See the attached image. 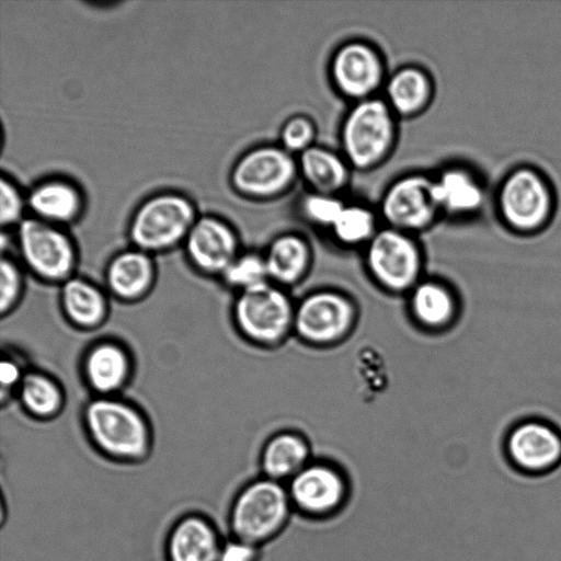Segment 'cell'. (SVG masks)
<instances>
[{
  "mask_svg": "<svg viewBox=\"0 0 561 561\" xmlns=\"http://www.w3.org/2000/svg\"><path fill=\"white\" fill-rule=\"evenodd\" d=\"M308 256V247L301 238L280 236L273 241L264 256L267 274L280 282H293L305 271Z\"/></svg>",
  "mask_w": 561,
  "mask_h": 561,
  "instance_id": "obj_26",
  "label": "cell"
},
{
  "mask_svg": "<svg viewBox=\"0 0 561 561\" xmlns=\"http://www.w3.org/2000/svg\"><path fill=\"white\" fill-rule=\"evenodd\" d=\"M380 208L391 228L401 231L425 228L439 211L432 178L424 174L401 176L383 193Z\"/></svg>",
  "mask_w": 561,
  "mask_h": 561,
  "instance_id": "obj_12",
  "label": "cell"
},
{
  "mask_svg": "<svg viewBox=\"0 0 561 561\" xmlns=\"http://www.w3.org/2000/svg\"><path fill=\"white\" fill-rule=\"evenodd\" d=\"M506 456L523 474H548L561 465V436L543 423H522L507 437Z\"/></svg>",
  "mask_w": 561,
  "mask_h": 561,
  "instance_id": "obj_15",
  "label": "cell"
},
{
  "mask_svg": "<svg viewBox=\"0 0 561 561\" xmlns=\"http://www.w3.org/2000/svg\"><path fill=\"white\" fill-rule=\"evenodd\" d=\"M267 276L264 257L254 253H239L220 278L227 286L240 293L265 284Z\"/></svg>",
  "mask_w": 561,
  "mask_h": 561,
  "instance_id": "obj_30",
  "label": "cell"
},
{
  "mask_svg": "<svg viewBox=\"0 0 561 561\" xmlns=\"http://www.w3.org/2000/svg\"><path fill=\"white\" fill-rule=\"evenodd\" d=\"M316 127L313 122L304 115H296L288 118L279 131L280 147L291 154H299L313 146Z\"/></svg>",
  "mask_w": 561,
  "mask_h": 561,
  "instance_id": "obj_33",
  "label": "cell"
},
{
  "mask_svg": "<svg viewBox=\"0 0 561 561\" xmlns=\"http://www.w3.org/2000/svg\"><path fill=\"white\" fill-rule=\"evenodd\" d=\"M286 488L294 512L316 520L337 515L351 496L346 477L323 462H309L286 483Z\"/></svg>",
  "mask_w": 561,
  "mask_h": 561,
  "instance_id": "obj_8",
  "label": "cell"
},
{
  "mask_svg": "<svg viewBox=\"0 0 561 561\" xmlns=\"http://www.w3.org/2000/svg\"><path fill=\"white\" fill-rule=\"evenodd\" d=\"M25 368L21 362L11 354L3 355L0 364V386L1 401L13 397L25 374Z\"/></svg>",
  "mask_w": 561,
  "mask_h": 561,
  "instance_id": "obj_34",
  "label": "cell"
},
{
  "mask_svg": "<svg viewBox=\"0 0 561 561\" xmlns=\"http://www.w3.org/2000/svg\"><path fill=\"white\" fill-rule=\"evenodd\" d=\"M225 540L215 520L199 511L178 516L163 540L165 561H218Z\"/></svg>",
  "mask_w": 561,
  "mask_h": 561,
  "instance_id": "obj_14",
  "label": "cell"
},
{
  "mask_svg": "<svg viewBox=\"0 0 561 561\" xmlns=\"http://www.w3.org/2000/svg\"><path fill=\"white\" fill-rule=\"evenodd\" d=\"M13 245L26 273L43 283L59 286L77 274L78 249L66 227L27 216L14 228Z\"/></svg>",
  "mask_w": 561,
  "mask_h": 561,
  "instance_id": "obj_5",
  "label": "cell"
},
{
  "mask_svg": "<svg viewBox=\"0 0 561 561\" xmlns=\"http://www.w3.org/2000/svg\"><path fill=\"white\" fill-rule=\"evenodd\" d=\"M30 216L66 227L82 214L84 198L79 186L61 176L36 182L26 193Z\"/></svg>",
  "mask_w": 561,
  "mask_h": 561,
  "instance_id": "obj_20",
  "label": "cell"
},
{
  "mask_svg": "<svg viewBox=\"0 0 561 561\" xmlns=\"http://www.w3.org/2000/svg\"><path fill=\"white\" fill-rule=\"evenodd\" d=\"M198 217L194 202L176 191L146 197L128 224L130 245L156 255L182 245Z\"/></svg>",
  "mask_w": 561,
  "mask_h": 561,
  "instance_id": "obj_4",
  "label": "cell"
},
{
  "mask_svg": "<svg viewBox=\"0 0 561 561\" xmlns=\"http://www.w3.org/2000/svg\"><path fill=\"white\" fill-rule=\"evenodd\" d=\"M261 547L228 536L222 542L218 561H260Z\"/></svg>",
  "mask_w": 561,
  "mask_h": 561,
  "instance_id": "obj_35",
  "label": "cell"
},
{
  "mask_svg": "<svg viewBox=\"0 0 561 561\" xmlns=\"http://www.w3.org/2000/svg\"><path fill=\"white\" fill-rule=\"evenodd\" d=\"M80 373L92 396H119L131 380L134 358L123 342L99 339L83 352Z\"/></svg>",
  "mask_w": 561,
  "mask_h": 561,
  "instance_id": "obj_13",
  "label": "cell"
},
{
  "mask_svg": "<svg viewBox=\"0 0 561 561\" xmlns=\"http://www.w3.org/2000/svg\"><path fill=\"white\" fill-rule=\"evenodd\" d=\"M330 73L340 93L355 102L375 96L386 81L380 54L363 41L342 44L332 56Z\"/></svg>",
  "mask_w": 561,
  "mask_h": 561,
  "instance_id": "obj_10",
  "label": "cell"
},
{
  "mask_svg": "<svg viewBox=\"0 0 561 561\" xmlns=\"http://www.w3.org/2000/svg\"><path fill=\"white\" fill-rule=\"evenodd\" d=\"M157 275L154 256L129 245L114 253L105 264L103 286L111 298L135 304L150 294Z\"/></svg>",
  "mask_w": 561,
  "mask_h": 561,
  "instance_id": "obj_17",
  "label": "cell"
},
{
  "mask_svg": "<svg viewBox=\"0 0 561 561\" xmlns=\"http://www.w3.org/2000/svg\"><path fill=\"white\" fill-rule=\"evenodd\" d=\"M345 204L334 194L311 192L301 201V211L309 221L331 228Z\"/></svg>",
  "mask_w": 561,
  "mask_h": 561,
  "instance_id": "obj_32",
  "label": "cell"
},
{
  "mask_svg": "<svg viewBox=\"0 0 561 561\" xmlns=\"http://www.w3.org/2000/svg\"><path fill=\"white\" fill-rule=\"evenodd\" d=\"M493 203L507 228L519 233H534L552 219L557 198L551 181L540 169L519 164L503 175Z\"/></svg>",
  "mask_w": 561,
  "mask_h": 561,
  "instance_id": "obj_3",
  "label": "cell"
},
{
  "mask_svg": "<svg viewBox=\"0 0 561 561\" xmlns=\"http://www.w3.org/2000/svg\"><path fill=\"white\" fill-rule=\"evenodd\" d=\"M87 437L103 458L119 465H139L152 451L151 424L140 408L119 396H91L83 407Z\"/></svg>",
  "mask_w": 561,
  "mask_h": 561,
  "instance_id": "obj_1",
  "label": "cell"
},
{
  "mask_svg": "<svg viewBox=\"0 0 561 561\" xmlns=\"http://www.w3.org/2000/svg\"><path fill=\"white\" fill-rule=\"evenodd\" d=\"M432 188L439 211L453 216H472L486 201L482 178L471 168L449 165L432 178Z\"/></svg>",
  "mask_w": 561,
  "mask_h": 561,
  "instance_id": "obj_19",
  "label": "cell"
},
{
  "mask_svg": "<svg viewBox=\"0 0 561 561\" xmlns=\"http://www.w3.org/2000/svg\"><path fill=\"white\" fill-rule=\"evenodd\" d=\"M367 259L376 277L396 289L409 286L420 266V255L414 242L403 231L391 227L373 236Z\"/></svg>",
  "mask_w": 561,
  "mask_h": 561,
  "instance_id": "obj_16",
  "label": "cell"
},
{
  "mask_svg": "<svg viewBox=\"0 0 561 561\" xmlns=\"http://www.w3.org/2000/svg\"><path fill=\"white\" fill-rule=\"evenodd\" d=\"M27 210L26 193L10 176L0 178V222L2 230L15 228Z\"/></svg>",
  "mask_w": 561,
  "mask_h": 561,
  "instance_id": "obj_31",
  "label": "cell"
},
{
  "mask_svg": "<svg viewBox=\"0 0 561 561\" xmlns=\"http://www.w3.org/2000/svg\"><path fill=\"white\" fill-rule=\"evenodd\" d=\"M309 463V449L306 443L290 434L271 439L262 450V476L287 483Z\"/></svg>",
  "mask_w": 561,
  "mask_h": 561,
  "instance_id": "obj_25",
  "label": "cell"
},
{
  "mask_svg": "<svg viewBox=\"0 0 561 561\" xmlns=\"http://www.w3.org/2000/svg\"><path fill=\"white\" fill-rule=\"evenodd\" d=\"M412 308L423 323L439 325L451 317L454 301L444 287L434 283H425L414 290Z\"/></svg>",
  "mask_w": 561,
  "mask_h": 561,
  "instance_id": "obj_27",
  "label": "cell"
},
{
  "mask_svg": "<svg viewBox=\"0 0 561 561\" xmlns=\"http://www.w3.org/2000/svg\"><path fill=\"white\" fill-rule=\"evenodd\" d=\"M287 298L266 283L240 291L233 306V318L239 330L259 342L278 339L290 320Z\"/></svg>",
  "mask_w": 561,
  "mask_h": 561,
  "instance_id": "obj_11",
  "label": "cell"
},
{
  "mask_svg": "<svg viewBox=\"0 0 561 561\" xmlns=\"http://www.w3.org/2000/svg\"><path fill=\"white\" fill-rule=\"evenodd\" d=\"M331 229L339 240L351 244L369 241L377 232L373 211L359 204H345Z\"/></svg>",
  "mask_w": 561,
  "mask_h": 561,
  "instance_id": "obj_28",
  "label": "cell"
},
{
  "mask_svg": "<svg viewBox=\"0 0 561 561\" xmlns=\"http://www.w3.org/2000/svg\"><path fill=\"white\" fill-rule=\"evenodd\" d=\"M182 247L193 270L207 277H220L239 254L233 227L210 214L198 215Z\"/></svg>",
  "mask_w": 561,
  "mask_h": 561,
  "instance_id": "obj_9",
  "label": "cell"
},
{
  "mask_svg": "<svg viewBox=\"0 0 561 561\" xmlns=\"http://www.w3.org/2000/svg\"><path fill=\"white\" fill-rule=\"evenodd\" d=\"M351 318V307L345 299L322 293L307 298L300 305L296 314V327L305 339L328 342L347 329Z\"/></svg>",
  "mask_w": 561,
  "mask_h": 561,
  "instance_id": "obj_21",
  "label": "cell"
},
{
  "mask_svg": "<svg viewBox=\"0 0 561 561\" xmlns=\"http://www.w3.org/2000/svg\"><path fill=\"white\" fill-rule=\"evenodd\" d=\"M14 397L21 409L36 421L57 417L66 403L61 383L49 373L38 368H27Z\"/></svg>",
  "mask_w": 561,
  "mask_h": 561,
  "instance_id": "obj_22",
  "label": "cell"
},
{
  "mask_svg": "<svg viewBox=\"0 0 561 561\" xmlns=\"http://www.w3.org/2000/svg\"><path fill=\"white\" fill-rule=\"evenodd\" d=\"M293 513L286 484L261 476L243 484L231 499L229 535L262 548L284 531Z\"/></svg>",
  "mask_w": 561,
  "mask_h": 561,
  "instance_id": "obj_2",
  "label": "cell"
},
{
  "mask_svg": "<svg viewBox=\"0 0 561 561\" xmlns=\"http://www.w3.org/2000/svg\"><path fill=\"white\" fill-rule=\"evenodd\" d=\"M385 93L383 100L396 116H413L428 105L433 84L423 69L407 66L396 70L386 79Z\"/></svg>",
  "mask_w": 561,
  "mask_h": 561,
  "instance_id": "obj_23",
  "label": "cell"
},
{
  "mask_svg": "<svg viewBox=\"0 0 561 561\" xmlns=\"http://www.w3.org/2000/svg\"><path fill=\"white\" fill-rule=\"evenodd\" d=\"M298 173L312 188V192L334 194L346 184L350 164L332 150L311 146L297 159Z\"/></svg>",
  "mask_w": 561,
  "mask_h": 561,
  "instance_id": "obj_24",
  "label": "cell"
},
{
  "mask_svg": "<svg viewBox=\"0 0 561 561\" xmlns=\"http://www.w3.org/2000/svg\"><path fill=\"white\" fill-rule=\"evenodd\" d=\"M110 295L104 286L75 274L59 285V308L67 322L81 331L101 328L110 316Z\"/></svg>",
  "mask_w": 561,
  "mask_h": 561,
  "instance_id": "obj_18",
  "label": "cell"
},
{
  "mask_svg": "<svg viewBox=\"0 0 561 561\" xmlns=\"http://www.w3.org/2000/svg\"><path fill=\"white\" fill-rule=\"evenodd\" d=\"M297 174V160L290 152L280 146L262 145L237 159L230 183L243 196L271 198L287 191Z\"/></svg>",
  "mask_w": 561,
  "mask_h": 561,
  "instance_id": "obj_7",
  "label": "cell"
},
{
  "mask_svg": "<svg viewBox=\"0 0 561 561\" xmlns=\"http://www.w3.org/2000/svg\"><path fill=\"white\" fill-rule=\"evenodd\" d=\"M26 271L11 253H2L0 260V313L10 316L20 305L25 289Z\"/></svg>",
  "mask_w": 561,
  "mask_h": 561,
  "instance_id": "obj_29",
  "label": "cell"
},
{
  "mask_svg": "<svg viewBox=\"0 0 561 561\" xmlns=\"http://www.w3.org/2000/svg\"><path fill=\"white\" fill-rule=\"evenodd\" d=\"M342 156L350 167L367 170L383 160L396 140V114L383 99H365L350 108L341 126Z\"/></svg>",
  "mask_w": 561,
  "mask_h": 561,
  "instance_id": "obj_6",
  "label": "cell"
}]
</instances>
